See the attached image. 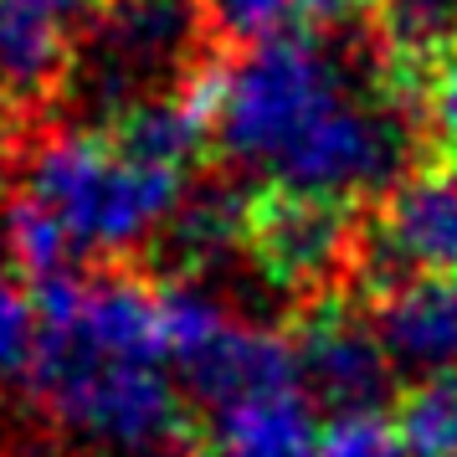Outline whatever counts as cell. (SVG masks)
<instances>
[{
  "label": "cell",
  "mask_w": 457,
  "mask_h": 457,
  "mask_svg": "<svg viewBox=\"0 0 457 457\" xmlns=\"http://www.w3.org/2000/svg\"><path fill=\"white\" fill-rule=\"evenodd\" d=\"M195 87L206 98L216 149L231 165L262 170L272 180L313 129L350 93H360L350 62L324 37H278L247 46L237 62L195 72Z\"/></svg>",
  "instance_id": "cell-1"
},
{
  "label": "cell",
  "mask_w": 457,
  "mask_h": 457,
  "mask_svg": "<svg viewBox=\"0 0 457 457\" xmlns=\"http://www.w3.org/2000/svg\"><path fill=\"white\" fill-rule=\"evenodd\" d=\"M26 386L72 436L108 453L154 457L186 432L180 386L165 360L98 350L72 324H37Z\"/></svg>",
  "instance_id": "cell-2"
},
{
  "label": "cell",
  "mask_w": 457,
  "mask_h": 457,
  "mask_svg": "<svg viewBox=\"0 0 457 457\" xmlns=\"http://www.w3.org/2000/svg\"><path fill=\"white\" fill-rule=\"evenodd\" d=\"M21 195L52 211L78 252H129L165 231L186 201V175L134 160L108 134L72 129L31 149Z\"/></svg>",
  "instance_id": "cell-3"
},
{
  "label": "cell",
  "mask_w": 457,
  "mask_h": 457,
  "mask_svg": "<svg viewBox=\"0 0 457 457\" xmlns=\"http://www.w3.org/2000/svg\"><path fill=\"white\" fill-rule=\"evenodd\" d=\"M201 16V0H98L87 21V52L72 67L78 104L113 124L124 108L170 93L165 78L186 67Z\"/></svg>",
  "instance_id": "cell-4"
},
{
  "label": "cell",
  "mask_w": 457,
  "mask_h": 457,
  "mask_svg": "<svg viewBox=\"0 0 457 457\" xmlns=\"http://www.w3.org/2000/svg\"><path fill=\"white\" fill-rule=\"evenodd\" d=\"M354 278L380 298L411 278H457V160L411 170L386 195L375 227L360 231Z\"/></svg>",
  "instance_id": "cell-5"
},
{
  "label": "cell",
  "mask_w": 457,
  "mask_h": 457,
  "mask_svg": "<svg viewBox=\"0 0 457 457\" xmlns=\"http://www.w3.org/2000/svg\"><path fill=\"white\" fill-rule=\"evenodd\" d=\"M247 252L272 288L334 298L329 288L345 272H354L360 231H354L350 206H339V201L268 190V195H252Z\"/></svg>",
  "instance_id": "cell-6"
},
{
  "label": "cell",
  "mask_w": 457,
  "mask_h": 457,
  "mask_svg": "<svg viewBox=\"0 0 457 457\" xmlns=\"http://www.w3.org/2000/svg\"><path fill=\"white\" fill-rule=\"evenodd\" d=\"M293 365H298L303 401L324 406L329 416L380 411L395 391V365L380 345L375 324L339 298H319L298 319Z\"/></svg>",
  "instance_id": "cell-7"
},
{
  "label": "cell",
  "mask_w": 457,
  "mask_h": 457,
  "mask_svg": "<svg viewBox=\"0 0 457 457\" xmlns=\"http://www.w3.org/2000/svg\"><path fill=\"white\" fill-rule=\"evenodd\" d=\"M175 370L186 380V391L201 406H211L216 416L231 411V406H247V401H262V395L298 391L293 339H283L272 329H257V324H242V319H227Z\"/></svg>",
  "instance_id": "cell-8"
},
{
  "label": "cell",
  "mask_w": 457,
  "mask_h": 457,
  "mask_svg": "<svg viewBox=\"0 0 457 457\" xmlns=\"http://www.w3.org/2000/svg\"><path fill=\"white\" fill-rule=\"evenodd\" d=\"M375 334L395 370L421 380L457 370V278H411L375 298Z\"/></svg>",
  "instance_id": "cell-9"
},
{
  "label": "cell",
  "mask_w": 457,
  "mask_h": 457,
  "mask_svg": "<svg viewBox=\"0 0 457 457\" xmlns=\"http://www.w3.org/2000/svg\"><path fill=\"white\" fill-rule=\"evenodd\" d=\"M62 21H52L31 5L0 0V104H42L67 72Z\"/></svg>",
  "instance_id": "cell-10"
},
{
  "label": "cell",
  "mask_w": 457,
  "mask_h": 457,
  "mask_svg": "<svg viewBox=\"0 0 457 457\" xmlns=\"http://www.w3.org/2000/svg\"><path fill=\"white\" fill-rule=\"evenodd\" d=\"M319 421L303 391L262 395L247 406H231L211 427V457H313Z\"/></svg>",
  "instance_id": "cell-11"
},
{
  "label": "cell",
  "mask_w": 457,
  "mask_h": 457,
  "mask_svg": "<svg viewBox=\"0 0 457 457\" xmlns=\"http://www.w3.org/2000/svg\"><path fill=\"white\" fill-rule=\"evenodd\" d=\"M247 221L252 195H242L237 186H201L165 221V247L175 257V268L206 272L216 262H227L231 247H247Z\"/></svg>",
  "instance_id": "cell-12"
},
{
  "label": "cell",
  "mask_w": 457,
  "mask_h": 457,
  "mask_svg": "<svg viewBox=\"0 0 457 457\" xmlns=\"http://www.w3.org/2000/svg\"><path fill=\"white\" fill-rule=\"evenodd\" d=\"M206 21L242 46H262L278 37H313L324 26L345 21L354 0H201Z\"/></svg>",
  "instance_id": "cell-13"
},
{
  "label": "cell",
  "mask_w": 457,
  "mask_h": 457,
  "mask_svg": "<svg viewBox=\"0 0 457 457\" xmlns=\"http://www.w3.org/2000/svg\"><path fill=\"white\" fill-rule=\"evenodd\" d=\"M380 37L406 72H421L457 46V0H380Z\"/></svg>",
  "instance_id": "cell-14"
},
{
  "label": "cell",
  "mask_w": 457,
  "mask_h": 457,
  "mask_svg": "<svg viewBox=\"0 0 457 457\" xmlns=\"http://www.w3.org/2000/svg\"><path fill=\"white\" fill-rule=\"evenodd\" d=\"M5 252L26 272V288L67 278L72 262H78V242L67 237V227L37 201H26V195L11 201V211H5Z\"/></svg>",
  "instance_id": "cell-15"
},
{
  "label": "cell",
  "mask_w": 457,
  "mask_h": 457,
  "mask_svg": "<svg viewBox=\"0 0 457 457\" xmlns=\"http://www.w3.org/2000/svg\"><path fill=\"white\" fill-rule=\"evenodd\" d=\"M319 457H406L401 432L386 411H360V416H329L319 427Z\"/></svg>",
  "instance_id": "cell-16"
},
{
  "label": "cell",
  "mask_w": 457,
  "mask_h": 457,
  "mask_svg": "<svg viewBox=\"0 0 457 457\" xmlns=\"http://www.w3.org/2000/svg\"><path fill=\"white\" fill-rule=\"evenodd\" d=\"M416 119L427 124L436 145L447 149V160H457V46H447L432 67L416 72Z\"/></svg>",
  "instance_id": "cell-17"
},
{
  "label": "cell",
  "mask_w": 457,
  "mask_h": 457,
  "mask_svg": "<svg viewBox=\"0 0 457 457\" xmlns=\"http://www.w3.org/2000/svg\"><path fill=\"white\" fill-rule=\"evenodd\" d=\"M37 354V309L31 293L16 283H0V380L31 370Z\"/></svg>",
  "instance_id": "cell-18"
},
{
  "label": "cell",
  "mask_w": 457,
  "mask_h": 457,
  "mask_svg": "<svg viewBox=\"0 0 457 457\" xmlns=\"http://www.w3.org/2000/svg\"><path fill=\"white\" fill-rule=\"evenodd\" d=\"M16 5H31V11H42V16H52V21H67V16L93 11L98 0H16Z\"/></svg>",
  "instance_id": "cell-19"
},
{
  "label": "cell",
  "mask_w": 457,
  "mask_h": 457,
  "mask_svg": "<svg viewBox=\"0 0 457 457\" xmlns=\"http://www.w3.org/2000/svg\"><path fill=\"white\" fill-rule=\"evenodd\" d=\"M0 257H5V216H0Z\"/></svg>",
  "instance_id": "cell-20"
},
{
  "label": "cell",
  "mask_w": 457,
  "mask_h": 457,
  "mask_svg": "<svg viewBox=\"0 0 457 457\" xmlns=\"http://www.w3.org/2000/svg\"><path fill=\"white\" fill-rule=\"evenodd\" d=\"M0 160H5V124H0Z\"/></svg>",
  "instance_id": "cell-21"
},
{
  "label": "cell",
  "mask_w": 457,
  "mask_h": 457,
  "mask_svg": "<svg viewBox=\"0 0 457 457\" xmlns=\"http://www.w3.org/2000/svg\"><path fill=\"white\" fill-rule=\"evenodd\" d=\"M313 457H319V453H313Z\"/></svg>",
  "instance_id": "cell-22"
}]
</instances>
